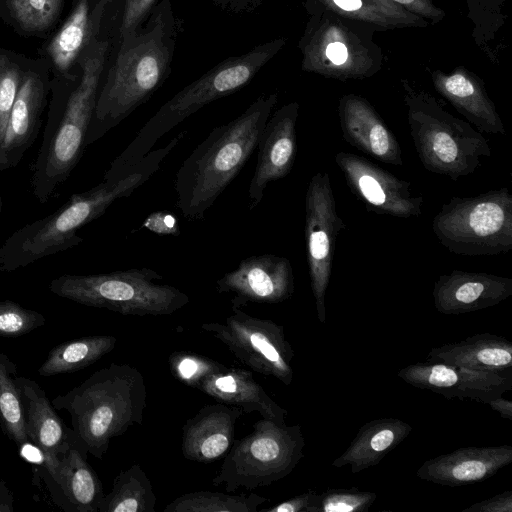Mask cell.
Segmentation results:
<instances>
[{"label":"cell","mask_w":512,"mask_h":512,"mask_svg":"<svg viewBox=\"0 0 512 512\" xmlns=\"http://www.w3.org/2000/svg\"><path fill=\"white\" fill-rule=\"evenodd\" d=\"M376 499V493L356 487L328 488L316 493L311 512H364Z\"/></svg>","instance_id":"36"},{"label":"cell","mask_w":512,"mask_h":512,"mask_svg":"<svg viewBox=\"0 0 512 512\" xmlns=\"http://www.w3.org/2000/svg\"><path fill=\"white\" fill-rule=\"evenodd\" d=\"M20 70L7 57L0 56V145L4 138L8 118L16 99L20 83Z\"/></svg>","instance_id":"40"},{"label":"cell","mask_w":512,"mask_h":512,"mask_svg":"<svg viewBox=\"0 0 512 512\" xmlns=\"http://www.w3.org/2000/svg\"><path fill=\"white\" fill-rule=\"evenodd\" d=\"M14 511V495L7 483L0 479V512Z\"/></svg>","instance_id":"46"},{"label":"cell","mask_w":512,"mask_h":512,"mask_svg":"<svg viewBox=\"0 0 512 512\" xmlns=\"http://www.w3.org/2000/svg\"><path fill=\"white\" fill-rule=\"evenodd\" d=\"M506 0H466L467 17L472 23V38L477 47L496 63L502 49L498 34L506 24L503 12Z\"/></svg>","instance_id":"35"},{"label":"cell","mask_w":512,"mask_h":512,"mask_svg":"<svg viewBox=\"0 0 512 512\" xmlns=\"http://www.w3.org/2000/svg\"><path fill=\"white\" fill-rule=\"evenodd\" d=\"M259 0H229L231 2V7L235 10L251 8L253 5L257 4Z\"/></svg>","instance_id":"48"},{"label":"cell","mask_w":512,"mask_h":512,"mask_svg":"<svg viewBox=\"0 0 512 512\" xmlns=\"http://www.w3.org/2000/svg\"><path fill=\"white\" fill-rule=\"evenodd\" d=\"M116 343L113 335H90L60 343L49 351L37 372L48 377L79 371L110 353Z\"/></svg>","instance_id":"30"},{"label":"cell","mask_w":512,"mask_h":512,"mask_svg":"<svg viewBox=\"0 0 512 512\" xmlns=\"http://www.w3.org/2000/svg\"><path fill=\"white\" fill-rule=\"evenodd\" d=\"M16 380L24 402L29 441L40 450L43 465L53 479L59 456L75 437L73 430L65 425L35 380L20 375Z\"/></svg>","instance_id":"21"},{"label":"cell","mask_w":512,"mask_h":512,"mask_svg":"<svg viewBox=\"0 0 512 512\" xmlns=\"http://www.w3.org/2000/svg\"><path fill=\"white\" fill-rule=\"evenodd\" d=\"M308 16L298 43L303 71L348 81L372 77L382 69L384 54L373 35L383 30L330 11Z\"/></svg>","instance_id":"8"},{"label":"cell","mask_w":512,"mask_h":512,"mask_svg":"<svg viewBox=\"0 0 512 512\" xmlns=\"http://www.w3.org/2000/svg\"><path fill=\"white\" fill-rule=\"evenodd\" d=\"M335 162L368 210L399 218L421 215L424 197L414 192L410 182L353 153L338 152Z\"/></svg>","instance_id":"14"},{"label":"cell","mask_w":512,"mask_h":512,"mask_svg":"<svg viewBox=\"0 0 512 512\" xmlns=\"http://www.w3.org/2000/svg\"><path fill=\"white\" fill-rule=\"evenodd\" d=\"M51 403L55 409L69 413L81 448L103 459L114 437L142 424L147 388L137 368L111 363Z\"/></svg>","instance_id":"5"},{"label":"cell","mask_w":512,"mask_h":512,"mask_svg":"<svg viewBox=\"0 0 512 512\" xmlns=\"http://www.w3.org/2000/svg\"><path fill=\"white\" fill-rule=\"evenodd\" d=\"M243 411L225 403L205 405L182 427L181 450L185 459L210 463L231 448Z\"/></svg>","instance_id":"23"},{"label":"cell","mask_w":512,"mask_h":512,"mask_svg":"<svg viewBox=\"0 0 512 512\" xmlns=\"http://www.w3.org/2000/svg\"><path fill=\"white\" fill-rule=\"evenodd\" d=\"M316 491L310 489L300 495L260 511L266 512H311Z\"/></svg>","instance_id":"45"},{"label":"cell","mask_w":512,"mask_h":512,"mask_svg":"<svg viewBox=\"0 0 512 512\" xmlns=\"http://www.w3.org/2000/svg\"><path fill=\"white\" fill-rule=\"evenodd\" d=\"M338 116L343 139L348 144L385 164H403L397 138L364 97L353 93L343 95Z\"/></svg>","instance_id":"20"},{"label":"cell","mask_w":512,"mask_h":512,"mask_svg":"<svg viewBox=\"0 0 512 512\" xmlns=\"http://www.w3.org/2000/svg\"><path fill=\"white\" fill-rule=\"evenodd\" d=\"M2 206H3V201H2V196L0 195V215H1V211H2Z\"/></svg>","instance_id":"49"},{"label":"cell","mask_w":512,"mask_h":512,"mask_svg":"<svg viewBox=\"0 0 512 512\" xmlns=\"http://www.w3.org/2000/svg\"><path fill=\"white\" fill-rule=\"evenodd\" d=\"M17 376V365L0 350V426L5 435L21 448L29 438Z\"/></svg>","instance_id":"33"},{"label":"cell","mask_w":512,"mask_h":512,"mask_svg":"<svg viewBox=\"0 0 512 512\" xmlns=\"http://www.w3.org/2000/svg\"><path fill=\"white\" fill-rule=\"evenodd\" d=\"M156 502L150 479L139 464H133L114 478L99 512H155Z\"/></svg>","instance_id":"32"},{"label":"cell","mask_w":512,"mask_h":512,"mask_svg":"<svg viewBox=\"0 0 512 512\" xmlns=\"http://www.w3.org/2000/svg\"><path fill=\"white\" fill-rule=\"evenodd\" d=\"M305 439L299 424L288 426L260 419L247 436L233 442L212 479L226 492L269 486L288 476L304 456Z\"/></svg>","instance_id":"11"},{"label":"cell","mask_w":512,"mask_h":512,"mask_svg":"<svg viewBox=\"0 0 512 512\" xmlns=\"http://www.w3.org/2000/svg\"><path fill=\"white\" fill-rule=\"evenodd\" d=\"M87 455L74 437L59 456L53 480L73 511L99 512L105 494L101 480L87 462Z\"/></svg>","instance_id":"28"},{"label":"cell","mask_w":512,"mask_h":512,"mask_svg":"<svg viewBox=\"0 0 512 512\" xmlns=\"http://www.w3.org/2000/svg\"><path fill=\"white\" fill-rule=\"evenodd\" d=\"M162 279L161 274L148 267L102 274H64L50 282L49 290L78 304L122 315H170L190 299L172 285L157 283Z\"/></svg>","instance_id":"9"},{"label":"cell","mask_w":512,"mask_h":512,"mask_svg":"<svg viewBox=\"0 0 512 512\" xmlns=\"http://www.w3.org/2000/svg\"><path fill=\"white\" fill-rule=\"evenodd\" d=\"M308 14L330 11L381 30L425 28L429 22L392 0H305Z\"/></svg>","instance_id":"29"},{"label":"cell","mask_w":512,"mask_h":512,"mask_svg":"<svg viewBox=\"0 0 512 512\" xmlns=\"http://www.w3.org/2000/svg\"><path fill=\"white\" fill-rule=\"evenodd\" d=\"M177 23L169 0H161L146 21L118 40V49L98 91L86 145L99 140L147 102L171 73Z\"/></svg>","instance_id":"1"},{"label":"cell","mask_w":512,"mask_h":512,"mask_svg":"<svg viewBox=\"0 0 512 512\" xmlns=\"http://www.w3.org/2000/svg\"><path fill=\"white\" fill-rule=\"evenodd\" d=\"M286 41L284 37H277L244 54L228 57L185 86L143 125L129 145L111 162L103 179L124 173L183 120L211 102L246 86L283 49Z\"/></svg>","instance_id":"6"},{"label":"cell","mask_w":512,"mask_h":512,"mask_svg":"<svg viewBox=\"0 0 512 512\" xmlns=\"http://www.w3.org/2000/svg\"><path fill=\"white\" fill-rule=\"evenodd\" d=\"M431 79L435 90L479 132L506 134L483 80L474 72L458 66L450 73L435 70L431 73Z\"/></svg>","instance_id":"24"},{"label":"cell","mask_w":512,"mask_h":512,"mask_svg":"<svg viewBox=\"0 0 512 512\" xmlns=\"http://www.w3.org/2000/svg\"><path fill=\"white\" fill-rule=\"evenodd\" d=\"M231 308L232 314L223 322L204 323L202 330L221 341L250 370L290 385L295 352L284 327L270 319L251 316L241 308Z\"/></svg>","instance_id":"12"},{"label":"cell","mask_w":512,"mask_h":512,"mask_svg":"<svg viewBox=\"0 0 512 512\" xmlns=\"http://www.w3.org/2000/svg\"><path fill=\"white\" fill-rule=\"evenodd\" d=\"M431 228L451 253L505 254L512 249V195L501 187L475 196H453L433 217Z\"/></svg>","instance_id":"10"},{"label":"cell","mask_w":512,"mask_h":512,"mask_svg":"<svg viewBox=\"0 0 512 512\" xmlns=\"http://www.w3.org/2000/svg\"><path fill=\"white\" fill-rule=\"evenodd\" d=\"M46 318L12 300L0 301V337L16 338L43 326Z\"/></svg>","instance_id":"39"},{"label":"cell","mask_w":512,"mask_h":512,"mask_svg":"<svg viewBox=\"0 0 512 512\" xmlns=\"http://www.w3.org/2000/svg\"><path fill=\"white\" fill-rule=\"evenodd\" d=\"M463 512H512V491L507 490L469 505Z\"/></svg>","instance_id":"44"},{"label":"cell","mask_w":512,"mask_h":512,"mask_svg":"<svg viewBox=\"0 0 512 512\" xmlns=\"http://www.w3.org/2000/svg\"><path fill=\"white\" fill-rule=\"evenodd\" d=\"M512 462V446L462 447L425 461L416 471L421 480L458 487L483 482Z\"/></svg>","instance_id":"19"},{"label":"cell","mask_w":512,"mask_h":512,"mask_svg":"<svg viewBox=\"0 0 512 512\" xmlns=\"http://www.w3.org/2000/svg\"><path fill=\"white\" fill-rule=\"evenodd\" d=\"M108 51L109 40L92 39L83 54L80 81L51 107L31 167V191L41 204L67 181L87 146Z\"/></svg>","instance_id":"4"},{"label":"cell","mask_w":512,"mask_h":512,"mask_svg":"<svg viewBox=\"0 0 512 512\" xmlns=\"http://www.w3.org/2000/svg\"><path fill=\"white\" fill-rule=\"evenodd\" d=\"M277 102V92L259 96L238 117L212 129L183 161L174 188L175 206L186 220H205L257 148Z\"/></svg>","instance_id":"3"},{"label":"cell","mask_w":512,"mask_h":512,"mask_svg":"<svg viewBox=\"0 0 512 512\" xmlns=\"http://www.w3.org/2000/svg\"><path fill=\"white\" fill-rule=\"evenodd\" d=\"M408 11L424 18L429 24H437L445 17L442 8L434 3V0H392Z\"/></svg>","instance_id":"43"},{"label":"cell","mask_w":512,"mask_h":512,"mask_svg":"<svg viewBox=\"0 0 512 512\" xmlns=\"http://www.w3.org/2000/svg\"><path fill=\"white\" fill-rule=\"evenodd\" d=\"M407 384L443 395L447 399H471L487 404L512 388V373L469 369L440 363L420 362L400 369Z\"/></svg>","instance_id":"16"},{"label":"cell","mask_w":512,"mask_h":512,"mask_svg":"<svg viewBox=\"0 0 512 512\" xmlns=\"http://www.w3.org/2000/svg\"><path fill=\"white\" fill-rule=\"evenodd\" d=\"M104 1L107 0H102L98 7ZM91 16L90 0H78L67 21L51 40L47 50L59 72L67 73L86 44L92 40L94 21L101 16Z\"/></svg>","instance_id":"31"},{"label":"cell","mask_w":512,"mask_h":512,"mask_svg":"<svg viewBox=\"0 0 512 512\" xmlns=\"http://www.w3.org/2000/svg\"><path fill=\"white\" fill-rule=\"evenodd\" d=\"M177 134L166 146L151 150L137 164L95 187L75 193L53 213L13 232L0 246V273L20 268L66 251L83 242L78 231L99 218L117 199L129 197L160 168L164 158L184 138Z\"/></svg>","instance_id":"2"},{"label":"cell","mask_w":512,"mask_h":512,"mask_svg":"<svg viewBox=\"0 0 512 512\" xmlns=\"http://www.w3.org/2000/svg\"><path fill=\"white\" fill-rule=\"evenodd\" d=\"M195 389L217 402L238 407L243 413L257 412L264 419L286 424L288 411L266 393L250 371L224 366L203 379Z\"/></svg>","instance_id":"25"},{"label":"cell","mask_w":512,"mask_h":512,"mask_svg":"<svg viewBox=\"0 0 512 512\" xmlns=\"http://www.w3.org/2000/svg\"><path fill=\"white\" fill-rule=\"evenodd\" d=\"M267 501L269 498L256 493L195 491L178 496L163 512H258V507Z\"/></svg>","instance_id":"34"},{"label":"cell","mask_w":512,"mask_h":512,"mask_svg":"<svg viewBox=\"0 0 512 512\" xmlns=\"http://www.w3.org/2000/svg\"><path fill=\"white\" fill-rule=\"evenodd\" d=\"M410 135L423 167L453 181L473 174L491 156L488 140L446 111L430 93L402 80Z\"/></svg>","instance_id":"7"},{"label":"cell","mask_w":512,"mask_h":512,"mask_svg":"<svg viewBox=\"0 0 512 512\" xmlns=\"http://www.w3.org/2000/svg\"><path fill=\"white\" fill-rule=\"evenodd\" d=\"M9 10L27 31L46 29L56 19L61 0H7Z\"/></svg>","instance_id":"38"},{"label":"cell","mask_w":512,"mask_h":512,"mask_svg":"<svg viewBox=\"0 0 512 512\" xmlns=\"http://www.w3.org/2000/svg\"><path fill=\"white\" fill-rule=\"evenodd\" d=\"M512 295V278L452 270L434 283L432 296L436 310L445 315L475 312L499 304Z\"/></svg>","instance_id":"18"},{"label":"cell","mask_w":512,"mask_h":512,"mask_svg":"<svg viewBox=\"0 0 512 512\" xmlns=\"http://www.w3.org/2000/svg\"><path fill=\"white\" fill-rule=\"evenodd\" d=\"M346 224L339 216L330 175L315 173L305 195L304 236L312 294L317 317L326 320L325 296L330 282L332 261L339 233Z\"/></svg>","instance_id":"13"},{"label":"cell","mask_w":512,"mask_h":512,"mask_svg":"<svg viewBox=\"0 0 512 512\" xmlns=\"http://www.w3.org/2000/svg\"><path fill=\"white\" fill-rule=\"evenodd\" d=\"M299 103H287L268 118L257 144L256 167L248 188V206L257 207L267 185L286 177L295 162L297 152L296 125Z\"/></svg>","instance_id":"17"},{"label":"cell","mask_w":512,"mask_h":512,"mask_svg":"<svg viewBox=\"0 0 512 512\" xmlns=\"http://www.w3.org/2000/svg\"><path fill=\"white\" fill-rule=\"evenodd\" d=\"M157 3L158 0H123L117 40L142 26Z\"/></svg>","instance_id":"41"},{"label":"cell","mask_w":512,"mask_h":512,"mask_svg":"<svg viewBox=\"0 0 512 512\" xmlns=\"http://www.w3.org/2000/svg\"><path fill=\"white\" fill-rule=\"evenodd\" d=\"M427 361L469 369L512 373V343L506 338L481 333L431 349Z\"/></svg>","instance_id":"26"},{"label":"cell","mask_w":512,"mask_h":512,"mask_svg":"<svg viewBox=\"0 0 512 512\" xmlns=\"http://www.w3.org/2000/svg\"><path fill=\"white\" fill-rule=\"evenodd\" d=\"M216 290L232 295L231 307L281 303L295 291L291 262L274 254L247 257L216 281Z\"/></svg>","instance_id":"15"},{"label":"cell","mask_w":512,"mask_h":512,"mask_svg":"<svg viewBox=\"0 0 512 512\" xmlns=\"http://www.w3.org/2000/svg\"><path fill=\"white\" fill-rule=\"evenodd\" d=\"M493 410L497 411L501 417L512 420V402L510 400L497 397L487 403Z\"/></svg>","instance_id":"47"},{"label":"cell","mask_w":512,"mask_h":512,"mask_svg":"<svg viewBox=\"0 0 512 512\" xmlns=\"http://www.w3.org/2000/svg\"><path fill=\"white\" fill-rule=\"evenodd\" d=\"M170 371L183 384L196 388L207 376L219 371L225 365L199 354L176 351L168 358Z\"/></svg>","instance_id":"37"},{"label":"cell","mask_w":512,"mask_h":512,"mask_svg":"<svg viewBox=\"0 0 512 512\" xmlns=\"http://www.w3.org/2000/svg\"><path fill=\"white\" fill-rule=\"evenodd\" d=\"M142 227L159 235L177 236L180 233L177 218L168 211L151 213L142 223Z\"/></svg>","instance_id":"42"},{"label":"cell","mask_w":512,"mask_h":512,"mask_svg":"<svg viewBox=\"0 0 512 512\" xmlns=\"http://www.w3.org/2000/svg\"><path fill=\"white\" fill-rule=\"evenodd\" d=\"M46 93L39 75L28 72L22 76L0 145V173L16 167L37 138Z\"/></svg>","instance_id":"22"},{"label":"cell","mask_w":512,"mask_h":512,"mask_svg":"<svg viewBox=\"0 0 512 512\" xmlns=\"http://www.w3.org/2000/svg\"><path fill=\"white\" fill-rule=\"evenodd\" d=\"M412 431L409 423L397 418H380L365 423L348 448L337 457L332 466H349L353 474L376 466Z\"/></svg>","instance_id":"27"}]
</instances>
